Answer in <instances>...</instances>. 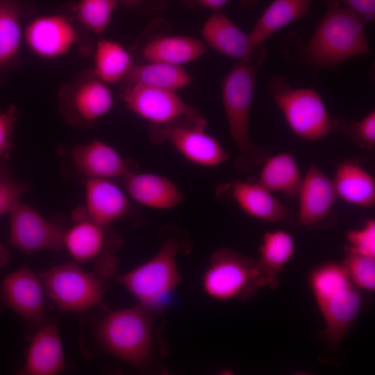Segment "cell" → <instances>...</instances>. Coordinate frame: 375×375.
Listing matches in <instances>:
<instances>
[{
  "label": "cell",
  "instance_id": "cell-1",
  "mask_svg": "<svg viewBox=\"0 0 375 375\" xmlns=\"http://www.w3.org/2000/svg\"><path fill=\"white\" fill-rule=\"evenodd\" d=\"M365 23L336 0H327V9L315 32L300 48L299 60L317 70L335 68L347 59L370 54Z\"/></svg>",
  "mask_w": 375,
  "mask_h": 375
},
{
  "label": "cell",
  "instance_id": "cell-2",
  "mask_svg": "<svg viewBox=\"0 0 375 375\" xmlns=\"http://www.w3.org/2000/svg\"><path fill=\"white\" fill-rule=\"evenodd\" d=\"M308 281L324 321L322 338L329 346L337 347L361 312V290L351 281L341 262L334 261L313 268Z\"/></svg>",
  "mask_w": 375,
  "mask_h": 375
},
{
  "label": "cell",
  "instance_id": "cell-3",
  "mask_svg": "<svg viewBox=\"0 0 375 375\" xmlns=\"http://www.w3.org/2000/svg\"><path fill=\"white\" fill-rule=\"evenodd\" d=\"M258 67L238 62L222 83V101L232 139L239 151L235 166L249 172L269 156V150L253 144L249 137V118Z\"/></svg>",
  "mask_w": 375,
  "mask_h": 375
},
{
  "label": "cell",
  "instance_id": "cell-4",
  "mask_svg": "<svg viewBox=\"0 0 375 375\" xmlns=\"http://www.w3.org/2000/svg\"><path fill=\"white\" fill-rule=\"evenodd\" d=\"M150 313L139 304L109 312L95 331L101 349L135 368L147 367L153 352Z\"/></svg>",
  "mask_w": 375,
  "mask_h": 375
},
{
  "label": "cell",
  "instance_id": "cell-5",
  "mask_svg": "<svg viewBox=\"0 0 375 375\" xmlns=\"http://www.w3.org/2000/svg\"><path fill=\"white\" fill-rule=\"evenodd\" d=\"M178 242L170 238L157 253L133 269L117 276L116 280L147 310H158L169 301L181 283L176 258Z\"/></svg>",
  "mask_w": 375,
  "mask_h": 375
},
{
  "label": "cell",
  "instance_id": "cell-6",
  "mask_svg": "<svg viewBox=\"0 0 375 375\" xmlns=\"http://www.w3.org/2000/svg\"><path fill=\"white\" fill-rule=\"evenodd\" d=\"M201 286L209 297L220 301L248 300L262 288H274L256 261L228 248L212 255Z\"/></svg>",
  "mask_w": 375,
  "mask_h": 375
},
{
  "label": "cell",
  "instance_id": "cell-7",
  "mask_svg": "<svg viewBox=\"0 0 375 375\" xmlns=\"http://www.w3.org/2000/svg\"><path fill=\"white\" fill-rule=\"evenodd\" d=\"M267 91L293 133L304 140L322 139L333 131L321 96L311 88H294L282 76L269 80Z\"/></svg>",
  "mask_w": 375,
  "mask_h": 375
},
{
  "label": "cell",
  "instance_id": "cell-8",
  "mask_svg": "<svg viewBox=\"0 0 375 375\" xmlns=\"http://www.w3.org/2000/svg\"><path fill=\"white\" fill-rule=\"evenodd\" d=\"M39 275L46 294L63 312L90 310L101 301L106 289L101 276L84 271L75 262L53 266Z\"/></svg>",
  "mask_w": 375,
  "mask_h": 375
},
{
  "label": "cell",
  "instance_id": "cell-9",
  "mask_svg": "<svg viewBox=\"0 0 375 375\" xmlns=\"http://www.w3.org/2000/svg\"><path fill=\"white\" fill-rule=\"evenodd\" d=\"M73 224L66 228L63 237L65 249L78 264L90 263L101 276L112 274L117 260L113 253L121 244L120 237L90 219L74 212Z\"/></svg>",
  "mask_w": 375,
  "mask_h": 375
},
{
  "label": "cell",
  "instance_id": "cell-10",
  "mask_svg": "<svg viewBox=\"0 0 375 375\" xmlns=\"http://www.w3.org/2000/svg\"><path fill=\"white\" fill-rule=\"evenodd\" d=\"M206 120L150 125L149 137L154 144L170 143L185 158L195 165L214 167L227 161L230 155L217 138L206 131Z\"/></svg>",
  "mask_w": 375,
  "mask_h": 375
},
{
  "label": "cell",
  "instance_id": "cell-11",
  "mask_svg": "<svg viewBox=\"0 0 375 375\" xmlns=\"http://www.w3.org/2000/svg\"><path fill=\"white\" fill-rule=\"evenodd\" d=\"M122 99L130 110L149 122L150 125L206 120L195 108L184 102L174 91L142 85H126Z\"/></svg>",
  "mask_w": 375,
  "mask_h": 375
},
{
  "label": "cell",
  "instance_id": "cell-12",
  "mask_svg": "<svg viewBox=\"0 0 375 375\" xmlns=\"http://www.w3.org/2000/svg\"><path fill=\"white\" fill-rule=\"evenodd\" d=\"M7 244L26 255L63 249L66 228L19 201L9 212Z\"/></svg>",
  "mask_w": 375,
  "mask_h": 375
},
{
  "label": "cell",
  "instance_id": "cell-13",
  "mask_svg": "<svg viewBox=\"0 0 375 375\" xmlns=\"http://www.w3.org/2000/svg\"><path fill=\"white\" fill-rule=\"evenodd\" d=\"M45 290L38 274L27 267L6 274L0 283V302L25 322L39 327L47 322Z\"/></svg>",
  "mask_w": 375,
  "mask_h": 375
},
{
  "label": "cell",
  "instance_id": "cell-14",
  "mask_svg": "<svg viewBox=\"0 0 375 375\" xmlns=\"http://www.w3.org/2000/svg\"><path fill=\"white\" fill-rule=\"evenodd\" d=\"M202 36L213 49L239 62L260 66L267 55L265 44H257L223 13L217 12L205 22Z\"/></svg>",
  "mask_w": 375,
  "mask_h": 375
},
{
  "label": "cell",
  "instance_id": "cell-15",
  "mask_svg": "<svg viewBox=\"0 0 375 375\" xmlns=\"http://www.w3.org/2000/svg\"><path fill=\"white\" fill-rule=\"evenodd\" d=\"M112 105L110 90L95 76L63 92L60 100V108L65 119L79 128L91 126L108 113Z\"/></svg>",
  "mask_w": 375,
  "mask_h": 375
},
{
  "label": "cell",
  "instance_id": "cell-16",
  "mask_svg": "<svg viewBox=\"0 0 375 375\" xmlns=\"http://www.w3.org/2000/svg\"><path fill=\"white\" fill-rule=\"evenodd\" d=\"M215 194L220 201H232L255 219L272 223L291 220L290 210L258 182L237 180L225 183L217 188Z\"/></svg>",
  "mask_w": 375,
  "mask_h": 375
},
{
  "label": "cell",
  "instance_id": "cell-17",
  "mask_svg": "<svg viewBox=\"0 0 375 375\" xmlns=\"http://www.w3.org/2000/svg\"><path fill=\"white\" fill-rule=\"evenodd\" d=\"M30 50L44 59H56L68 53L79 35L73 24L64 15H43L31 21L24 32Z\"/></svg>",
  "mask_w": 375,
  "mask_h": 375
},
{
  "label": "cell",
  "instance_id": "cell-18",
  "mask_svg": "<svg viewBox=\"0 0 375 375\" xmlns=\"http://www.w3.org/2000/svg\"><path fill=\"white\" fill-rule=\"evenodd\" d=\"M84 205L74 212L103 226L125 218L131 212L130 200L111 179L88 178L84 182Z\"/></svg>",
  "mask_w": 375,
  "mask_h": 375
},
{
  "label": "cell",
  "instance_id": "cell-19",
  "mask_svg": "<svg viewBox=\"0 0 375 375\" xmlns=\"http://www.w3.org/2000/svg\"><path fill=\"white\" fill-rule=\"evenodd\" d=\"M298 225L311 228L330 217L338 198L333 180L315 165H310L298 192Z\"/></svg>",
  "mask_w": 375,
  "mask_h": 375
},
{
  "label": "cell",
  "instance_id": "cell-20",
  "mask_svg": "<svg viewBox=\"0 0 375 375\" xmlns=\"http://www.w3.org/2000/svg\"><path fill=\"white\" fill-rule=\"evenodd\" d=\"M72 159L76 171L85 178H124L135 172L115 148L99 140L76 145Z\"/></svg>",
  "mask_w": 375,
  "mask_h": 375
},
{
  "label": "cell",
  "instance_id": "cell-21",
  "mask_svg": "<svg viewBox=\"0 0 375 375\" xmlns=\"http://www.w3.org/2000/svg\"><path fill=\"white\" fill-rule=\"evenodd\" d=\"M66 368L62 343L57 323L47 321L40 326L26 351L19 370L22 375H55Z\"/></svg>",
  "mask_w": 375,
  "mask_h": 375
},
{
  "label": "cell",
  "instance_id": "cell-22",
  "mask_svg": "<svg viewBox=\"0 0 375 375\" xmlns=\"http://www.w3.org/2000/svg\"><path fill=\"white\" fill-rule=\"evenodd\" d=\"M123 178L128 195L144 206L170 210L183 199L179 188L164 176L133 172Z\"/></svg>",
  "mask_w": 375,
  "mask_h": 375
},
{
  "label": "cell",
  "instance_id": "cell-23",
  "mask_svg": "<svg viewBox=\"0 0 375 375\" xmlns=\"http://www.w3.org/2000/svg\"><path fill=\"white\" fill-rule=\"evenodd\" d=\"M333 183L338 197L365 208L375 204L374 177L357 162L347 160L340 163Z\"/></svg>",
  "mask_w": 375,
  "mask_h": 375
},
{
  "label": "cell",
  "instance_id": "cell-24",
  "mask_svg": "<svg viewBox=\"0 0 375 375\" xmlns=\"http://www.w3.org/2000/svg\"><path fill=\"white\" fill-rule=\"evenodd\" d=\"M302 176L297 162L290 152L268 156L262 163L258 183L269 191L296 197Z\"/></svg>",
  "mask_w": 375,
  "mask_h": 375
},
{
  "label": "cell",
  "instance_id": "cell-25",
  "mask_svg": "<svg viewBox=\"0 0 375 375\" xmlns=\"http://www.w3.org/2000/svg\"><path fill=\"white\" fill-rule=\"evenodd\" d=\"M206 49V44L196 38L171 35L149 42L143 49L142 55L148 61L182 66L201 57Z\"/></svg>",
  "mask_w": 375,
  "mask_h": 375
},
{
  "label": "cell",
  "instance_id": "cell-26",
  "mask_svg": "<svg viewBox=\"0 0 375 375\" xmlns=\"http://www.w3.org/2000/svg\"><path fill=\"white\" fill-rule=\"evenodd\" d=\"M312 0H274L266 8L249 33L257 44L265 40L289 24L310 15Z\"/></svg>",
  "mask_w": 375,
  "mask_h": 375
},
{
  "label": "cell",
  "instance_id": "cell-27",
  "mask_svg": "<svg viewBox=\"0 0 375 375\" xmlns=\"http://www.w3.org/2000/svg\"><path fill=\"white\" fill-rule=\"evenodd\" d=\"M126 85H142L171 91L189 85L192 76L183 67L162 62L133 65L124 79Z\"/></svg>",
  "mask_w": 375,
  "mask_h": 375
},
{
  "label": "cell",
  "instance_id": "cell-28",
  "mask_svg": "<svg viewBox=\"0 0 375 375\" xmlns=\"http://www.w3.org/2000/svg\"><path fill=\"white\" fill-rule=\"evenodd\" d=\"M258 251L257 265L275 288L278 274L295 254L294 239L284 230L267 231L263 234Z\"/></svg>",
  "mask_w": 375,
  "mask_h": 375
},
{
  "label": "cell",
  "instance_id": "cell-29",
  "mask_svg": "<svg viewBox=\"0 0 375 375\" xmlns=\"http://www.w3.org/2000/svg\"><path fill=\"white\" fill-rule=\"evenodd\" d=\"M94 62V76L105 83L124 81L133 65L129 52L117 42L110 40L98 42Z\"/></svg>",
  "mask_w": 375,
  "mask_h": 375
},
{
  "label": "cell",
  "instance_id": "cell-30",
  "mask_svg": "<svg viewBox=\"0 0 375 375\" xmlns=\"http://www.w3.org/2000/svg\"><path fill=\"white\" fill-rule=\"evenodd\" d=\"M20 16L16 0H0V73L18 55L22 38Z\"/></svg>",
  "mask_w": 375,
  "mask_h": 375
},
{
  "label": "cell",
  "instance_id": "cell-31",
  "mask_svg": "<svg viewBox=\"0 0 375 375\" xmlns=\"http://www.w3.org/2000/svg\"><path fill=\"white\" fill-rule=\"evenodd\" d=\"M117 0H80L76 6L79 22L94 34H101L108 27Z\"/></svg>",
  "mask_w": 375,
  "mask_h": 375
},
{
  "label": "cell",
  "instance_id": "cell-32",
  "mask_svg": "<svg viewBox=\"0 0 375 375\" xmlns=\"http://www.w3.org/2000/svg\"><path fill=\"white\" fill-rule=\"evenodd\" d=\"M341 262L351 281L361 290H375V258L353 252L347 247Z\"/></svg>",
  "mask_w": 375,
  "mask_h": 375
},
{
  "label": "cell",
  "instance_id": "cell-33",
  "mask_svg": "<svg viewBox=\"0 0 375 375\" xmlns=\"http://www.w3.org/2000/svg\"><path fill=\"white\" fill-rule=\"evenodd\" d=\"M333 130H339L360 147L372 149L375 146V111L360 120L333 119Z\"/></svg>",
  "mask_w": 375,
  "mask_h": 375
},
{
  "label": "cell",
  "instance_id": "cell-34",
  "mask_svg": "<svg viewBox=\"0 0 375 375\" xmlns=\"http://www.w3.org/2000/svg\"><path fill=\"white\" fill-rule=\"evenodd\" d=\"M29 187V183L13 178L8 169L0 171V216L9 213Z\"/></svg>",
  "mask_w": 375,
  "mask_h": 375
},
{
  "label": "cell",
  "instance_id": "cell-35",
  "mask_svg": "<svg viewBox=\"0 0 375 375\" xmlns=\"http://www.w3.org/2000/svg\"><path fill=\"white\" fill-rule=\"evenodd\" d=\"M348 249L353 252L375 258V220L367 219L362 228L351 229L346 233Z\"/></svg>",
  "mask_w": 375,
  "mask_h": 375
},
{
  "label": "cell",
  "instance_id": "cell-36",
  "mask_svg": "<svg viewBox=\"0 0 375 375\" xmlns=\"http://www.w3.org/2000/svg\"><path fill=\"white\" fill-rule=\"evenodd\" d=\"M17 117L14 106L0 112V171L7 169L6 162L12 149L13 124Z\"/></svg>",
  "mask_w": 375,
  "mask_h": 375
},
{
  "label": "cell",
  "instance_id": "cell-37",
  "mask_svg": "<svg viewBox=\"0 0 375 375\" xmlns=\"http://www.w3.org/2000/svg\"><path fill=\"white\" fill-rule=\"evenodd\" d=\"M356 14L365 24L375 18V0H336Z\"/></svg>",
  "mask_w": 375,
  "mask_h": 375
},
{
  "label": "cell",
  "instance_id": "cell-38",
  "mask_svg": "<svg viewBox=\"0 0 375 375\" xmlns=\"http://www.w3.org/2000/svg\"><path fill=\"white\" fill-rule=\"evenodd\" d=\"M190 7L201 6L219 12L228 0H183Z\"/></svg>",
  "mask_w": 375,
  "mask_h": 375
},
{
  "label": "cell",
  "instance_id": "cell-39",
  "mask_svg": "<svg viewBox=\"0 0 375 375\" xmlns=\"http://www.w3.org/2000/svg\"><path fill=\"white\" fill-rule=\"evenodd\" d=\"M10 259V252L7 247L0 243V267L6 265Z\"/></svg>",
  "mask_w": 375,
  "mask_h": 375
},
{
  "label": "cell",
  "instance_id": "cell-40",
  "mask_svg": "<svg viewBox=\"0 0 375 375\" xmlns=\"http://www.w3.org/2000/svg\"><path fill=\"white\" fill-rule=\"evenodd\" d=\"M128 8H135L149 0H117Z\"/></svg>",
  "mask_w": 375,
  "mask_h": 375
},
{
  "label": "cell",
  "instance_id": "cell-41",
  "mask_svg": "<svg viewBox=\"0 0 375 375\" xmlns=\"http://www.w3.org/2000/svg\"><path fill=\"white\" fill-rule=\"evenodd\" d=\"M241 6L242 7L247 6L256 2V0H240Z\"/></svg>",
  "mask_w": 375,
  "mask_h": 375
}]
</instances>
